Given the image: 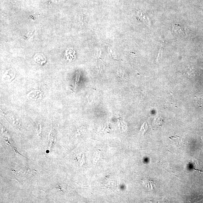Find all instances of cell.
<instances>
[{
	"mask_svg": "<svg viewBox=\"0 0 203 203\" xmlns=\"http://www.w3.org/2000/svg\"><path fill=\"white\" fill-rule=\"evenodd\" d=\"M182 72L184 76L188 78H191L194 76V71L189 67H186L184 68Z\"/></svg>",
	"mask_w": 203,
	"mask_h": 203,
	"instance_id": "1",
	"label": "cell"
},
{
	"mask_svg": "<svg viewBox=\"0 0 203 203\" xmlns=\"http://www.w3.org/2000/svg\"><path fill=\"white\" fill-rule=\"evenodd\" d=\"M202 140H203V136L202 137Z\"/></svg>",
	"mask_w": 203,
	"mask_h": 203,
	"instance_id": "2",
	"label": "cell"
}]
</instances>
